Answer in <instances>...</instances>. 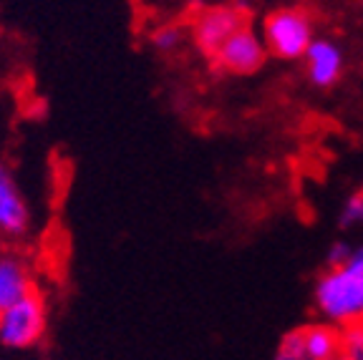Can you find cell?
<instances>
[{
	"label": "cell",
	"instance_id": "obj_13",
	"mask_svg": "<svg viewBox=\"0 0 363 360\" xmlns=\"http://www.w3.org/2000/svg\"><path fill=\"white\" fill-rule=\"evenodd\" d=\"M363 225V189L353 191L340 209V227H356Z\"/></svg>",
	"mask_w": 363,
	"mask_h": 360
},
{
	"label": "cell",
	"instance_id": "obj_9",
	"mask_svg": "<svg viewBox=\"0 0 363 360\" xmlns=\"http://www.w3.org/2000/svg\"><path fill=\"white\" fill-rule=\"evenodd\" d=\"M303 332V353L308 360H333L340 348V332L330 325H308Z\"/></svg>",
	"mask_w": 363,
	"mask_h": 360
},
{
	"label": "cell",
	"instance_id": "obj_5",
	"mask_svg": "<svg viewBox=\"0 0 363 360\" xmlns=\"http://www.w3.org/2000/svg\"><path fill=\"white\" fill-rule=\"evenodd\" d=\"M245 26V13L233 6H210L202 8L192 18V40L197 51L204 56H215L217 48L225 43L235 30Z\"/></svg>",
	"mask_w": 363,
	"mask_h": 360
},
{
	"label": "cell",
	"instance_id": "obj_4",
	"mask_svg": "<svg viewBox=\"0 0 363 360\" xmlns=\"http://www.w3.org/2000/svg\"><path fill=\"white\" fill-rule=\"evenodd\" d=\"M212 58H215L217 68L225 71V74L252 76L265 66L267 51L260 35L252 28H247V26H242L217 48V53Z\"/></svg>",
	"mask_w": 363,
	"mask_h": 360
},
{
	"label": "cell",
	"instance_id": "obj_2",
	"mask_svg": "<svg viewBox=\"0 0 363 360\" xmlns=\"http://www.w3.org/2000/svg\"><path fill=\"white\" fill-rule=\"evenodd\" d=\"M313 38V18L303 8H278L262 21L265 51L283 61H298L306 56Z\"/></svg>",
	"mask_w": 363,
	"mask_h": 360
},
{
	"label": "cell",
	"instance_id": "obj_8",
	"mask_svg": "<svg viewBox=\"0 0 363 360\" xmlns=\"http://www.w3.org/2000/svg\"><path fill=\"white\" fill-rule=\"evenodd\" d=\"M33 277L28 265L16 254L0 252V310L33 293Z\"/></svg>",
	"mask_w": 363,
	"mask_h": 360
},
{
	"label": "cell",
	"instance_id": "obj_6",
	"mask_svg": "<svg viewBox=\"0 0 363 360\" xmlns=\"http://www.w3.org/2000/svg\"><path fill=\"white\" fill-rule=\"evenodd\" d=\"M30 230V207L6 164L0 162V237H23Z\"/></svg>",
	"mask_w": 363,
	"mask_h": 360
},
{
	"label": "cell",
	"instance_id": "obj_10",
	"mask_svg": "<svg viewBox=\"0 0 363 360\" xmlns=\"http://www.w3.org/2000/svg\"><path fill=\"white\" fill-rule=\"evenodd\" d=\"M338 360H363V322H351L340 332Z\"/></svg>",
	"mask_w": 363,
	"mask_h": 360
},
{
	"label": "cell",
	"instance_id": "obj_7",
	"mask_svg": "<svg viewBox=\"0 0 363 360\" xmlns=\"http://www.w3.org/2000/svg\"><path fill=\"white\" fill-rule=\"evenodd\" d=\"M303 58H306L308 81L315 89H330L338 84L340 74H343V53L333 40L313 38Z\"/></svg>",
	"mask_w": 363,
	"mask_h": 360
},
{
	"label": "cell",
	"instance_id": "obj_1",
	"mask_svg": "<svg viewBox=\"0 0 363 360\" xmlns=\"http://www.w3.org/2000/svg\"><path fill=\"white\" fill-rule=\"evenodd\" d=\"M315 308L330 322H363V247L338 267H330L315 282Z\"/></svg>",
	"mask_w": 363,
	"mask_h": 360
},
{
	"label": "cell",
	"instance_id": "obj_11",
	"mask_svg": "<svg viewBox=\"0 0 363 360\" xmlns=\"http://www.w3.org/2000/svg\"><path fill=\"white\" fill-rule=\"evenodd\" d=\"M149 40H152V45L159 53H174L184 43V30L177 23H164V26H159V28L152 30Z\"/></svg>",
	"mask_w": 363,
	"mask_h": 360
},
{
	"label": "cell",
	"instance_id": "obj_14",
	"mask_svg": "<svg viewBox=\"0 0 363 360\" xmlns=\"http://www.w3.org/2000/svg\"><path fill=\"white\" fill-rule=\"evenodd\" d=\"M351 252H353V247H348L346 242H333V244H330V249H328V265L330 267L343 265V262L351 257Z\"/></svg>",
	"mask_w": 363,
	"mask_h": 360
},
{
	"label": "cell",
	"instance_id": "obj_12",
	"mask_svg": "<svg viewBox=\"0 0 363 360\" xmlns=\"http://www.w3.org/2000/svg\"><path fill=\"white\" fill-rule=\"evenodd\" d=\"M275 360H308L306 353H303V332L301 327L285 332V338L280 340V348Z\"/></svg>",
	"mask_w": 363,
	"mask_h": 360
},
{
	"label": "cell",
	"instance_id": "obj_3",
	"mask_svg": "<svg viewBox=\"0 0 363 360\" xmlns=\"http://www.w3.org/2000/svg\"><path fill=\"white\" fill-rule=\"evenodd\" d=\"M48 327V308L38 290L0 310V345L8 350H28L38 345Z\"/></svg>",
	"mask_w": 363,
	"mask_h": 360
}]
</instances>
